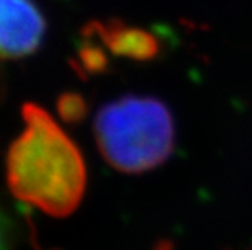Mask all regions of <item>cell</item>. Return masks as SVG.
<instances>
[{
    "instance_id": "obj_1",
    "label": "cell",
    "mask_w": 252,
    "mask_h": 250,
    "mask_svg": "<svg viewBox=\"0 0 252 250\" xmlns=\"http://www.w3.org/2000/svg\"><path fill=\"white\" fill-rule=\"evenodd\" d=\"M21 112L25 130L7 158L8 187L18 200L47 215L68 216L87 187L82 153L42 108L26 103Z\"/></svg>"
},
{
    "instance_id": "obj_2",
    "label": "cell",
    "mask_w": 252,
    "mask_h": 250,
    "mask_svg": "<svg viewBox=\"0 0 252 250\" xmlns=\"http://www.w3.org/2000/svg\"><path fill=\"white\" fill-rule=\"evenodd\" d=\"M94 138L106 163L126 174L159 167L174 150L176 130L168 106L152 96H124L99 109Z\"/></svg>"
},
{
    "instance_id": "obj_3",
    "label": "cell",
    "mask_w": 252,
    "mask_h": 250,
    "mask_svg": "<svg viewBox=\"0 0 252 250\" xmlns=\"http://www.w3.org/2000/svg\"><path fill=\"white\" fill-rule=\"evenodd\" d=\"M46 21L31 0H0V57L20 58L39 49Z\"/></svg>"
},
{
    "instance_id": "obj_4",
    "label": "cell",
    "mask_w": 252,
    "mask_h": 250,
    "mask_svg": "<svg viewBox=\"0 0 252 250\" xmlns=\"http://www.w3.org/2000/svg\"><path fill=\"white\" fill-rule=\"evenodd\" d=\"M101 38L106 46L117 56L145 58L153 54V41L142 31L124 28V26H98Z\"/></svg>"
},
{
    "instance_id": "obj_5",
    "label": "cell",
    "mask_w": 252,
    "mask_h": 250,
    "mask_svg": "<svg viewBox=\"0 0 252 250\" xmlns=\"http://www.w3.org/2000/svg\"><path fill=\"white\" fill-rule=\"evenodd\" d=\"M57 112L67 124H78L87 115V101L77 93H63L57 99Z\"/></svg>"
},
{
    "instance_id": "obj_6",
    "label": "cell",
    "mask_w": 252,
    "mask_h": 250,
    "mask_svg": "<svg viewBox=\"0 0 252 250\" xmlns=\"http://www.w3.org/2000/svg\"><path fill=\"white\" fill-rule=\"evenodd\" d=\"M80 60L88 72H101L106 65V57L103 51L93 44H85L80 49Z\"/></svg>"
},
{
    "instance_id": "obj_7",
    "label": "cell",
    "mask_w": 252,
    "mask_h": 250,
    "mask_svg": "<svg viewBox=\"0 0 252 250\" xmlns=\"http://www.w3.org/2000/svg\"><path fill=\"white\" fill-rule=\"evenodd\" d=\"M0 250H8L7 224H5V220L2 215H0Z\"/></svg>"
}]
</instances>
